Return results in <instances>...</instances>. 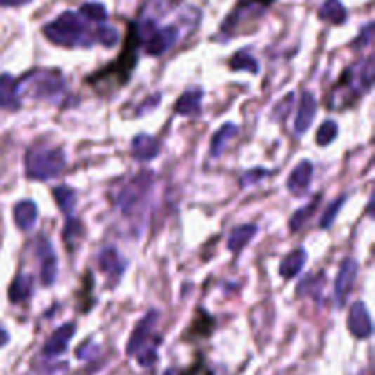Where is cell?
<instances>
[{"label":"cell","instance_id":"d590c367","mask_svg":"<svg viewBox=\"0 0 375 375\" xmlns=\"http://www.w3.org/2000/svg\"><path fill=\"white\" fill-rule=\"evenodd\" d=\"M8 343H10V334L4 328H0V348L6 346Z\"/></svg>","mask_w":375,"mask_h":375},{"label":"cell","instance_id":"f1b7e54d","mask_svg":"<svg viewBox=\"0 0 375 375\" xmlns=\"http://www.w3.org/2000/svg\"><path fill=\"white\" fill-rule=\"evenodd\" d=\"M232 70H247L251 74H258V60L249 53H237L229 63Z\"/></svg>","mask_w":375,"mask_h":375},{"label":"cell","instance_id":"7c38bea8","mask_svg":"<svg viewBox=\"0 0 375 375\" xmlns=\"http://www.w3.org/2000/svg\"><path fill=\"white\" fill-rule=\"evenodd\" d=\"M311 178H313V165H311V162H301L293 169L289 178H287V190L295 196L306 195L311 185Z\"/></svg>","mask_w":375,"mask_h":375},{"label":"cell","instance_id":"6da1fadb","mask_svg":"<svg viewBox=\"0 0 375 375\" xmlns=\"http://www.w3.org/2000/svg\"><path fill=\"white\" fill-rule=\"evenodd\" d=\"M44 35L50 39L53 44L65 48L92 46V37H90L88 26L83 22V17L75 11H65L60 13L55 20H51L44 26Z\"/></svg>","mask_w":375,"mask_h":375},{"label":"cell","instance_id":"3957f363","mask_svg":"<svg viewBox=\"0 0 375 375\" xmlns=\"http://www.w3.org/2000/svg\"><path fill=\"white\" fill-rule=\"evenodd\" d=\"M371 84H374V57H366L361 63L350 66L338 81L337 88L346 90L343 107L346 105V98L350 99V93L353 98H359L362 93L370 92Z\"/></svg>","mask_w":375,"mask_h":375},{"label":"cell","instance_id":"4316f807","mask_svg":"<svg viewBox=\"0 0 375 375\" xmlns=\"http://www.w3.org/2000/svg\"><path fill=\"white\" fill-rule=\"evenodd\" d=\"M317 205H319V199H313V202L308 204L306 207L298 209V211L293 214L291 222H289V229H291L293 232L298 231V229H301L302 225H304V223H306L311 216H313V211L317 209Z\"/></svg>","mask_w":375,"mask_h":375},{"label":"cell","instance_id":"cb8c5ba5","mask_svg":"<svg viewBox=\"0 0 375 375\" xmlns=\"http://www.w3.org/2000/svg\"><path fill=\"white\" fill-rule=\"evenodd\" d=\"M53 198L57 199V205L63 213L68 216H74V209L77 204V196H75V190H72L66 185H59L53 189Z\"/></svg>","mask_w":375,"mask_h":375},{"label":"cell","instance_id":"277c9868","mask_svg":"<svg viewBox=\"0 0 375 375\" xmlns=\"http://www.w3.org/2000/svg\"><path fill=\"white\" fill-rule=\"evenodd\" d=\"M26 83L29 84V93L33 98H55L65 90V75L59 70H39L32 72L26 77Z\"/></svg>","mask_w":375,"mask_h":375},{"label":"cell","instance_id":"4dcf8cb0","mask_svg":"<svg viewBox=\"0 0 375 375\" xmlns=\"http://www.w3.org/2000/svg\"><path fill=\"white\" fill-rule=\"evenodd\" d=\"M81 223L77 220H74L72 216L66 218V225H65V240L68 246L74 247V244L81 238Z\"/></svg>","mask_w":375,"mask_h":375},{"label":"cell","instance_id":"7a4b0ae2","mask_svg":"<svg viewBox=\"0 0 375 375\" xmlns=\"http://www.w3.org/2000/svg\"><path fill=\"white\" fill-rule=\"evenodd\" d=\"M66 167L65 150L59 147H33L26 154V176L46 181L57 178Z\"/></svg>","mask_w":375,"mask_h":375},{"label":"cell","instance_id":"e575fe53","mask_svg":"<svg viewBox=\"0 0 375 375\" xmlns=\"http://www.w3.org/2000/svg\"><path fill=\"white\" fill-rule=\"evenodd\" d=\"M28 2L29 0H0V6H22Z\"/></svg>","mask_w":375,"mask_h":375},{"label":"cell","instance_id":"ba28073f","mask_svg":"<svg viewBox=\"0 0 375 375\" xmlns=\"http://www.w3.org/2000/svg\"><path fill=\"white\" fill-rule=\"evenodd\" d=\"M357 271H359V265H357L355 260L348 258L341 264L338 269V275L335 278V301H337V306L343 308L344 302H346V296L352 291L353 284H355Z\"/></svg>","mask_w":375,"mask_h":375},{"label":"cell","instance_id":"1f68e13d","mask_svg":"<svg viewBox=\"0 0 375 375\" xmlns=\"http://www.w3.org/2000/svg\"><path fill=\"white\" fill-rule=\"evenodd\" d=\"M98 41L101 42V44H105L107 48L116 46L117 41H119V33H117L116 28H112V26H99Z\"/></svg>","mask_w":375,"mask_h":375},{"label":"cell","instance_id":"30bf717a","mask_svg":"<svg viewBox=\"0 0 375 375\" xmlns=\"http://www.w3.org/2000/svg\"><path fill=\"white\" fill-rule=\"evenodd\" d=\"M348 328H350V334L357 338H368L374 331V326H371L370 313L366 310L364 302H355L352 308H350V317H348Z\"/></svg>","mask_w":375,"mask_h":375},{"label":"cell","instance_id":"9c48e42d","mask_svg":"<svg viewBox=\"0 0 375 375\" xmlns=\"http://www.w3.org/2000/svg\"><path fill=\"white\" fill-rule=\"evenodd\" d=\"M178 37H180V32H178L176 26H167V28L156 29V32L150 33V37L147 39L145 51H147L148 55H163L165 51H169L176 44Z\"/></svg>","mask_w":375,"mask_h":375},{"label":"cell","instance_id":"8fae6325","mask_svg":"<svg viewBox=\"0 0 375 375\" xmlns=\"http://www.w3.org/2000/svg\"><path fill=\"white\" fill-rule=\"evenodd\" d=\"M75 334V324H63L59 329L53 331L50 338L46 341L44 348H42V355L44 357H59L68 350V344Z\"/></svg>","mask_w":375,"mask_h":375},{"label":"cell","instance_id":"e0dca14e","mask_svg":"<svg viewBox=\"0 0 375 375\" xmlns=\"http://www.w3.org/2000/svg\"><path fill=\"white\" fill-rule=\"evenodd\" d=\"M13 214L15 223H17V228H19L20 231H32V229L35 228L39 218L37 204L32 202V199H22V202L15 205Z\"/></svg>","mask_w":375,"mask_h":375},{"label":"cell","instance_id":"d6a6232c","mask_svg":"<svg viewBox=\"0 0 375 375\" xmlns=\"http://www.w3.org/2000/svg\"><path fill=\"white\" fill-rule=\"evenodd\" d=\"M371 39H374V24L368 22L364 28L361 29V35L355 39L352 46L355 48V50H364V48H368L371 44Z\"/></svg>","mask_w":375,"mask_h":375},{"label":"cell","instance_id":"74e56055","mask_svg":"<svg viewBox=\"0 0 375 375\" xmlns=\"http://www.w3.org/2000/svg\"><path fill=\"white\" fill-rule=\"evenodd\" d=\"M178 375H190V374H178Z\"/></svg>","mask_w":375,"mask_h":375},{"label":"cell","instance_id":"5b68a950","mask_svg":"<svg viewBox=\"0 0 375 375\" xmlns=\"http://www.w3.org/2000/svg\"><path fill=\"white\" fill-rule=\"evenodd\" d=\"M154 183V174L152 171H143L136 178L123 187V190L117 196V205L125 214H130L139 205V202H143L147 198L148 190Z\"/></svg>","mask_w":375,"mask_h":375},{"label":"cell","instance_id":"2e32d148","mask_svg":"<svg viewBox=\"0 0 375 375\" xmlns=\"http://www.w3.org/2000/svg\"><path fill=\"white\" fill-rule=\"evenodd\" d=\"M162 147L156 138L148 134H139L132 139V156L138 162H150L159 154Z\"/></svg>","mask_w":375,"mask_h":375},{"label":"cell","instance_id":"9a60e30c","mask_svg":"<svg viewBox=\"0 0 375 375\" xmlns=\"http://www.w3.org/2000/svg\"><path fill=\"white\" fill-rule=\"evenodd\" d=\"M317 114V101L311 92L302 93L301 107H298V114L295 119V132L296 134H304L311 126Z\"/></svg>","mask_w":375,"mask_h":375},{"label":"cell","instance_id":"83f0119b","mask_svg":"<svg viewBox=\"0 0 375 375\" xmlns=\"http://www.w3.org/2000/svg\"><path fill=\"white\" fill-rule=\"evenodd\" d=\"M338 136V126L335 121H324L322 125H320V129L317 130V136H315V141L320 145V147H326V145H329L331 141H335Z\"/></svg>","mask_w":375,"mask_h":375},{"label":"cell","instance_id":"7402d4cb","mask_svg":"<svg viewBox=\"0 0 375 375\" xmlns=\"http://www.w3.org/2000/svg\"><path fill=\"white\" fill-rule=\"evenodd\" d=\"M320 20L334 24V26H341L346 22L348 13L344 10V6L341 4V0H326L324 4L320 6L319 10Z\"/></svg>","mask_w":375,"mask_h":375},{"label":"cell","instance_id":"603a6c76","mask_svg":"<svg viewBox=\"0 0 375 375\" xmlns=\"http://www.w3.org/2000/svg\"><path fill=\"white\" fill-rule=\"evenodd\" d=\"M238 134L237 125H232V123H228V125H223L222 129L218 130L216 134L213 136V141H211V156L213 158H220L228 147V143L231 141L235 136Z\"/></svg>","mask_w":375,"mask_h":375},{"label":"cell","instance_id":"8992f818","mask_svg":"<svg viewBox=\"0 0 375 375\" xmlns=\"http://www.w3.org/2000/svg\"><path fill=\"white\" fill-rule=\"evenodd\" d=\"M159 311L150 310L143 319L139 320V324L136 326V329L130 335V341L126 344V353L129 355H136L139 350L148 346H158L159 338L154 337V331H156V324H158Z\"/></svg>","mask_w":375,"mask_h":375},{"label":"cell","instance_id":"5bb4252c","mask_svg":"<svg viewBox=\"0 0 375 375\" xmlns=\"http://www.w3.org/2000/svg\"><path fill=\"white\" fill-rule=\"evenodd\" d=\"M20 83L11 77L10 74L0 75V108L4 110H19Z\"/></svg>","mask_w":375,"mask_h":375},{"label":"cell","instance_id":"484cf974","mask_svg":"<svg viewBox=\"0 0 375 375\" xmlns=\"http://www.w3.org/2000/svg\"><path fill=\"white\" fill-rule=\"evenodd\" d=\"M79 15L86 20H92V22H105L108 17L107 8L99 4V2H86V4H83L81 6Z\"/></svg>","mask_w":375,"mask_h":375},{"label":"cell","instance_id":"8d00e7d4","mask_svg":"<svg viewBox=\"0 0 375 375\" xmlns=\"http://www.w3.org/2000/svg\"><path fill=\"white\" fill-rule=\"evenodd\" d=\"M163 375H178V370H174V368H171V370H167Z\"/></svg>","mask_w":375,"mask_h":375},{"label":"cell","instance_id":"4fadbf2b","mask_svg":"<svg viewBox=\"0 0 375 375\" xmlns=\"http://www.w3.org/2000/svg\"><path fill=\"white\" fill-rule=\"evenodd\" d=\"M98 264L103 273L107 277H116V280H119L123 271L126 269V260L119 255L116 247H105L99 253Z\"/></svg>","mask_w":375,"mask_h":375},{"label":"cell","instance_id":"52a82bcc","mask_svg":"<svg viewBox=\"0 0 375 375\" xmlns=\"http://www.w3.org/2000/svg\"><path fill=\"white\" fill-rule=\"evenodd\" d=\"M37 255L41 258L42 286H51L57 280V256L46 237L37 238Z\"/></svg>","mask_w":375,"mask_h":375},{"label":"cell","instance_id":"d6986e66","mask_svg":"<svg viewBox=\"0 0 375 375\" xmlns=\"http://www.w3.org/2000/svg\"><path fill=\"white\" fill-rule=\"evenodd\" d=\"M306 251L304 249H295L291 253H287L286 256L280 262V275H282L284 280H289V278H295L296 275L301 273L302 268L306 265Z\"/></svg>","mask_w":375,"mask_h":375},{"label":"cell","instance_id":"44dd1931","mask_svg":"<svg viewBox=\"0 0 375 375\" xmlns=\"http://www.w3.org/2000/svg\"><path fill=\"white\" fill-rule=\"evenodd\" d=\"M10 301L13 304H20V302H26L32 298L33 295V277L32 275H19L15 278L10 286Z\"/></svg>","mask_w":375,"mask_h":375},{"label":"cell","instance_id":"f546056e","mask_svg":"<svg viewBox=\"0 0 375 375\" xmlns=\"http://www.w3.org/2000/svg\"><path fill=\"white\" fill-rule=\"evenodd\" d=\"M344 202H346V196H341V198H337L335 202H331V205H328V209H326L322 218H320V228L328 229L329 225L335 222V218H337L338 211L343 209Z\"/></svg>","mask_w":375,"mask_h":375},{"label":"cell","instance_id":"ac0fdd59","mask_svg":"<svg viewBox=\"0 0 375 375\" xmlns=\"http://www.w3.org/2000/svg\"><path fill=\"white\" fill-rule=\"evenodd\" d=\"M202 98H204L202 90L190 88L185 93H181L174 108L181 116H199L202 114Z\"/></svg>","mask_w":375,"mask_h":375},{"label":"cell","instance_id":"ffe728a7","mask_svg":"<svg viewBox=\"0 0 375 375\" xmlns=\"http://www.w3.org/2000/svg\"><path fill=\"white\" fill-rule=\"evenodd\" d=\"M256 232H258V228H256L255 223L238 225V228L229 235L228 249L232 251V253H238V251L244 249V247L256 237Z\"/></svg>","mask_w":375,"mask_h":375},{"label":"cell","instance_id":"d4e9b609","mask_svg":"<svg viewBox=\"0 0 375 375\" xmlns=\"http://www.w3.org/2000/svg\"><path fill=\"white\" fill-rule=\"evenodd\" d=\"M322 289H324V277L322 275H308L306 278H302V282L296 287V295L301 296H313L317 298L322 295Z\"/></svg>","mask_w":375,"mask_h":375},{"label":"cell","instance_id":"836d02e7","mask_svg":"<svg viewBox=\"0 0 375 375\" xmlns=\"http://www.w3.org/2000/svg\"><path fill=\"white\" fill-rule=\"evenodd\" d=\"M293 98H295L293 93H287L286 98L280 101V105H278V107L275 108V112H273L275 119H284V117L289 114V110H291V107H293Z\"/></svg>","mask_w":375,"mask_h":375}]
</instances>
